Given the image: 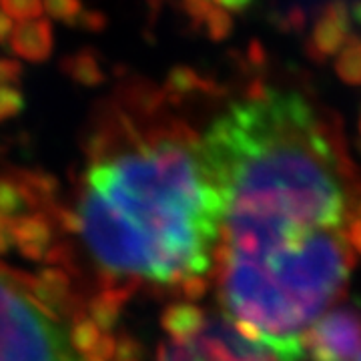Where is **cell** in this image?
Masks as SVG:
<instances>
[{"mask_svg": "<svg viewBox=\"0 0 361 361\" xmlns=\"http://www.w3.org/2000/svg\"><path fill=\"white\" fill-rule=\"evenodd\" d=\"M61 68L68 78L82 87H99L104 82V71L97 52L92 49H80L63 59Z\"/></svg>", "mask_w": 361, "mask_h": 361, "instance_id": "7", "label": "cell"}, {"mask_svg": "<svg viewBox=\"0 0 361 361\" xmlns=\"http://www.w3.org/2000/svg\"><path fill=\"white\" fill-rule=\"evenodd\" d=\"M65 283L0 265V361H103L80 343Z\"/></svg>", "mask_w": 361, "mask_h": 361, "instance_id": "3", "label": "cell"}, {"mask_svg": "<svg viewBox=\"0 0 361 361\" xmlns=\"http://www.w3.org/2000/svg\"><path fill=\"white\" fill-rule=\"evenodd\" d=\"M247 59L253 66H263L267 63V52H265L263 44L259 40H251L249 51H247Z\"/></svg>", "mask_w": 361, "mask_h": 361, "instance_id": "18", "label": "cell"}, {"mask_svg": "<svg viewBox=\"0 0 361 361\" xmlns=\"http://www.w3.org/2000/svg\"><path fill=\"white\" fill-rule=\"evenodd\" d=\"M159 361H199V355L187 339H173L159 349Z\"/></svg>", "mask_w": 361, "mask_h": 361, "instance_id": "14", "label": "cell"}, {"mask_svg": "<svg viewBox=\"0 0 361 361\" xmlns=\"http://www.w3.org/2000/svg\"><path fill=\"white\" fill-rule=\"evenodd\" d=\"M13 28H14L13 18H11L8 14H4L2 11H0V44H6V42H8L11 35H13Z\"/></svg>", "mask_w": 361, "mask_h": 361, "instance_id": "20", "label": "cell"}, {"mask_svg": "<svg viewBox=\"0 0 361 361\" xmlns=\"http://www.w3.org/2000/svg\"><path fill=\"white\" fill-rule=\"evenodd\" d=\"M211 0H180V8L183 13L189 16L191 25L195 28H203V23H205V16L211 8Z\"/></svg>", "mask_w": 361, "mask_h": 361, "instance_id": "17", "label": "cell"}, {"mask_svg": "<svg viewBox=\"0 0 361 361\" xmlns=\"http://www.w3.org/2000/svg\"><path fill=\"white\" fill-rule=\"evenodd\" d=\"M145 4L149 6V11H151V13H159V11H161V6H163V0H145Z\"/></svg>", "mask_w": 361, "mask_h": 361, "instance_id": "22", "label": "cell"}, {"mask_svg": "<svg viewBox=\"0 0 361 361\" xmlns=\"http://www.w3.org/2000/svg\"><path fill=\"white\" fill-rule=\"evenodd\" d=\"M205 32L213 42H223L231 37L233 32V18L229 11H225L219 4H211L209 13L205 16Z\"/></svg>", "mask_w": 361, "mask_h": 361, "instance_id": "10", "label": "cell"}, {"mask_svg": "<svg viewBox=\"0 0 361 361\" xmlns=\"http://www.w3.org/2000/svg\"><path fill=\"white\" fill-rule=\"evenodd\" d=\"M348 243L351 249H355L361 255V219L353 217L348 225Z\"/></svg>", "mask_w": 361, "mask_h": 361, "instance_id": "19", "label": "cell"}, {"mask_svg": "<svg viewBox=\"0 0 361 361\" xmlns=\"http://www.w3.org/2000/svg\"><path fill=\"white\" fill-rule=\"evenodd\" d=\"M287 25H289V28H293V30H301L305 26V13L301 8H291L287 13Z\"/></svg>", "mask_w": 361, "mask_h": 361, "instance_id": "21", "label": "cell"}, {"mask_svg": "<svg viewBox=\"0 0 361 361\" xmlns=\"http://www.w3.org/2000/svg\"><path fill=\"white\" fill-rule=\"evenodd\" d=\"M311 361H357L361 357V315L349 307L327 311L301 337Z\"/></svg>", "mask_w": 361, "mask_h": 361, "instance_id": "4", "label": "cell"}, {"mask_svg": "<svg viewBox=\"0 0 361 361\" xmlns=\"http://www.w3.org/2000/svg\"><path fill=\"white\" fill-rule=\"evenodd\" d=\"M336 71L348 85H361V40H349L337 56Z\"/></svg>", "mask_w": 361, "mask_h": 361, "instance_id": "8", "label": "cell"}, {"mask_svg": "<svg viewBox=\"0 0 361 361\" xmlns=\"http://www.w3.org/2000/svg\"><path fill=\"white\" fill-rule=\"evenodd\" d=\"M360 133H361V116H360Z\"/></svg>", "mask_w": 361, "mask_h": 361, "instance_id": "24", "label": "cell"}, {"mask_svg": "<svg viewBox=\"0 0 361 361\" xmlns=\"http://www.w3.org/2000/svg\"><path fill=\"white\" fill-rule=\"evenodd\" d=\"M199 155L223 209L225 319L275 361H301V337L353 267L345 153L299 94L269 89L219 116Z\"/></svg>", "mask_w": 361, "mask_h": 361, "instance_id": "1", "label": "cell"}, {"mask_svg": "<svg viewBox=\"0 0 361 361\" xmlns=\"http://www.w3.org/2000/svg\"><path fill=\"white\" fill-rule=\"evenodd\" d=\"M42 8L52 20L68 26L77 25L78 16L85 11L82 0H42Z\"/></svg>", "mask_w": 361, "mask_h": 361, "instance_id": "11", "label": "cell"}, {"mask_svg": "<svg viewBox=\"0 0 361 361\" xmlns=\"http://www.w3.org/2000/svg\"><path fill=\"white\" fill-rule=\"evenodd\" d=\"M11 51L28 63L40 65L49 61L54 51V28L47 18L25 20L13 28V35L6 42Z\"/></svg>", "mask_w": 361, "mask_h": 361, "instance_id": "6", "label": "cell"}, {"mask_svg": "<svg viewBox=\"0 0 361 361\" xmlns=\"http://www.w3.org/2000/svg\"><path fill=\"white\" fill-rule=\"evenodd\" d=\"M25 104V94L16 87H0V123L20 115Z\"/></svg>", "mask_w": 361, "mask_h": 361, "instance_id": "13", "label": "cell"}, {"mask_svg": "<svg viewBox=\"0 0 361 361\" xmlns=\"http://www.w3.org/2000/svg\"><path fill=\"white\" fill-rule=\"evenodd\" d=\"M0 11L20 23L40 18V14L44 13L42 0H0Z\"/></svg>", "mask_w": 361, "mask_h": 361, "instance_id": "12", "label": "cell"}, {"mask_svg": "<svg viewBox=\"0 0 361 361\" xmlns=\"http://www.w3.org/2000/svg\"><path fill=\"white\" fill-rule=\"evenodd\" d=\"M221 199L185 127L99 153L77 207L80 239L115 277L191 283L211 269Z\"/></svg>", "mask_w": 361, "mask_h": 361, "instance_id": "2", "label": "cell"}, {"mask_svg": "<svg viewBox=\"0 0 361 361\" xmlns=\"http://www.w3.org/2000/svg\"><path fill=\"white\" fill-rule=\"evenodd\" d=\"M351 14H353L355 23H357V25H361V0H357V2H353V8H351Z\"/></svg>", "mask_w": 361, "mask_h": 361, "instance_id": "23", "label": "cell"}, {"mask_svg": "<svg viewBox=\"0 0 361 361\" xmlns=\"http://www.w3.org/2000/svg\"><path fill=\"white\" fill-rule=\"evenodd\" d=\"M349 32V8L343 0H331L323 16L313 28V37L307 44V51L315 59L334 56L348 44Z\"/></svg>", "mask_w": 361, "mask_h": 361, "instance_id": "5", "label": "cell"}, {"mask_svg": "<svg viewBox=\"0 0 361 361\" xmlns=\"http://www.w3.org/2000/svg\"><path fill=\"white\" fill-rule=\"evenodd\" d=\"M209 87H213V85L199 77L191 66H175V68H171L167 77V92L169 94H177V99L180 94L193 92L197 89L209 90Z\"/></svg>", "mask_w": 361, "mask_h": 361, "instance_id": "9", "label": "cell"}, {"mask_svg": "<svg viewBox=\"0 0 361 361\" xmlns=\"http://www.w3.org/2000/svg\"><path fill=\"white\" fill-rule=\"evenodd\" d=\"M78 28H82V30H87V32H92V35H99V32H103L106 30V26H109V18H106V14L103 11H97V8H85L80 16H78L77 25Z\"/></svg>", "mask_w": 361, "mask_h": 361, "instance_id": "15", "label": "cell"}, {"mask_svg": "<svg viewBox=\"0 0 361 361\" xmlns=\"http://www.w3.org/2000/svg\"><path fill=\"white\" fill-rule=\"evenodd\" d=\"M25 77V68L20 61L0 56V87H14Z\"/></svg>", "mask_w": 361, "mask_h": 361, "instance_id": "16", "label": "cell"}]
</instances>
